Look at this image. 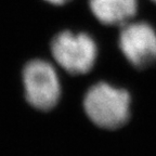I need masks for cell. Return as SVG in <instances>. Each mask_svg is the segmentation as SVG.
<instances>
[{
	"label": "cell",
	"instance_id": "1",
	"mask_svg": "<svg viewBox=\"0 0 156 156\" xmlns=\"http://www.w3.org/2000/svg\"><path fill=\"white\" fill-rule=\"evenodd\" d=\"M83 107L95 125L105 129H117L129 119L130 95L124 89L99 83L86 93Z\"/></svg>",
	"mask_w": 156,
	"mask_h": 156
},
{
	"label": "cell",
	"instance_id": "2",
	"mask_svg": "<svg viewBox=\"0 0 156 156\" xmlns=\"http://www.w3.org/2000/svg\"><path fill=\"white\" fill-rule=\"evenodd\" d=\"M53 58L61 67L71 74H86L97 60V44L89 35L65 30L52 40Z\"/></svg>",
	"mask_w": 156,
	"mask_h": 156
},
{
	"label": "cell",
	"instance_id": "3",
	"mask_svg": "<svg viewBox=\"0 0 156 156\" xmlns=\"http://www.w3.org/2000/svg\"><path fill=\"white\" fill-rule=\"evenodd\" d=\"M23 83L27 101L38 110H51L58 102L61 86L55 69L49 62H28L23 71Z\"/></svg>",
	"mask_w": 156,
	"mask_h": 156
},
{
	"label": "cell",
	"instance_id": "4",
	"mask_svg": "<svg viewBox=\"0 0 156 156\" xmlns=\"http://www.w3.org/2000/svg\"><path fill=\"white\" fill-rule=\"evenodd\" d=\"M118 44L122 54L136 67H146L156 61V32L147 23L122 25Z\"/></svg>",
	"mask_w": 156,
	"mask_h": 156
},
{
	"label": "cell",
	"instance_id": "5",
	"mask_svg": "<svg viewBox=\"0 0 156 156\" xmlns=\"http://www.w3.org/2000/svg\"><path fill=\"white\" fill-rule=\"evenodd\" d=\"M89 5L102 24L119 26L129 23L138 9L136 0H90Z\"/></svg>",
	"mask_w": 156,
	"mask_h": 156
},
{
	"label": "cell",
	"instance_id": "6",
	"mask_svg": "<svg viewBox=\"0 0 156 156\" xmlns=\"http://www.w3.org/2000/svg\"><path fill=\"white\" fill-rule=\"evenodd\" d=\"M46 1L52 3V5H64V3H66L67 1H69V0H46Z\"/></svg>",
	"mask_w": 156,
	"mask_h": 156
},
{
	"label": "cell",
	"instance_id": "7",
	"mask_svg": "<svg viewBox=\"0 0 156 156\" xmlns=\"http://www.w3.org/2000/svg\"><path fill=\"white\" fill-rule=\"evenodd\" d=\"M152 1H153V2H155V3H156V0H152Z\"/></svg>",
	"mask_w": 156,
	"mask_h": 156
}]
</instances>
